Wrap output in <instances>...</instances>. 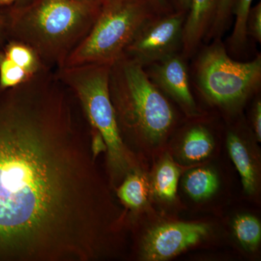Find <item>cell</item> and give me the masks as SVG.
Here are the masks:
<instances>
[{"instance_id":"obj_1","label":"cell","mask_w":261,"mask_h":261,"mask_svg":"<svg viewBox=\"0 0 261 261\" xmlns=\"http://www.w3.org/2000/svg\"><path fill=\"white\" fill-rule=\"evenodd\" d=\"M75 96L43 67L0 89V257L99 258L108 200Z\"/></svg>"},{"instance_id":"obj_2","label":"cell","mask_w":261,"mask_h":261,"mask_svg":"<svg viewBox=\"0 0 261 261\" xmlns=\"http://www.w3.org/2000/svg\"><path fill=\"white\" fill-rule=\"evenodd\" d=\"M101 6L75 0H34L13 9L6 31L13 41L32 48L43 65L58 68L90 32Z\"/></svg>"},{"instance_id":"obj_3","label":"cell","mask_w":261,"mask_h":261,"mask_svg":"<svg viewBox=\"0 0 261 261\" xmlns=\"http://www.w3.org/2000/svg\"><path fill=\"white\" fill-rule=\"evenodd\" d=\"M109 90L120 132L156 144L172 126L169 102L143 66L126 54L111 65Z\"/></svg>"},{"instance_id":"obj_4","label":"cell","mask_w":261,"mask_h":261,"mask_svg":"<svg viewBox=\"0 0 261 261\" xmlns=\"http://www.w3.org/2000/svg\"><path fill=\"white\" fill-rule=\"evenodd\" d=\"M110 64H86L57 68L56 75L71 91L82 108L91 130L102 137L113 181L126 176L132 160L123 138L109 90Z\"/></svg>"},{"instance_id":"obj_5","label":"cell","mask_w":261,"mask_h":261,"mask_svg":"<svg viewBox=\"0 0 261 261\" xmlns=\"http://www.w3.org/2000/svg\"><path fill=\"white\" fill-rule=\"evenodd\" d=\"M155 15L147 0H104L90 32L59 68L112 65Z\"/></svg>"},{"instance_id":"obj_6","label":"cell","mask_w":261,"mask_h":261,"mask_svg":"<svg viewBox=\"0 0 261 261\" xmlns=\"http://www.w3.org/2000/svg\"><path fill=\"white\" fill-rule=\"evenodd\" d=\"M197 77L209 100L225 108L237 107L260 85V56L247 63L235 61L221 44H214L201 56Z\"/></svg>"},{"instance_id":"obj_7","label":"cell","mask_w":261,"mask_h":261,"mask_svg":"<svg viewBox=\"0 0 261 261\" xmlns=\"http://www.w3.org/2000/svg\"><path fill=\"white\" fill-rule=\"evenodd\" d=\"M185 13L155 16L140 29L125 54L141 65L152 64L176 51L181 44Z\"/></svg>"},{"instance_id":"obj_8","label":"cell","mask_w":261,"mask_h":261,"mask_svg":"<svg viewBox=\"0 0 261 261\" xmlns=\"http://www.w3.org/2000/svg\"><path fill=\"white\" fill-rule=\"evenodd\" d=\"M209 228L196 223H170L154 228L147 233L142 245L146 260H166L195 245L202 240Z\"/></svg>"},{"instance_id":"obj_9","label":"cell","mask_w":261,"mask_h":261,"mask_svg":"<svg viewBox=\"0 0 261 261\" xmlns=\"http://www.w3.org/2000/svg\"><path fill=\"white\" fill-rule=\"evenodd\" d=\"M150 74V80L158 88L177 101L189 113H195L186 65L176 53L152 63Z\"/></svg>"},{"instance_id":"obj_10","label":"cell","mask_w":261,"mask_h":261,"mask_svg":"<svg viewBox=\"0 0 261 261\" xmlns=\"http://www.w3.org/2000/svg\"><path fill=\"white\" fill-rule=\"evenodd\" d=\"M220 0H191L189 14L184 23L181 44L187 56L200 43L216 16Z\"/></svg>"},{"instance_id":"obj_11","label":"cell","mask_w":261,"mask_h":261,"mask_svg":"<svg viewBox=\"0 0 261 261\" xmlns=\"http://www.w3.org/2000/svg\"><path fill=\"white\" fill-rule=\"evenodd\" d=\"M227 147L231 159L238 169L245 192L251 194L255 189V171L246 146L233 133L228 134Z\"/></svg>"},{"instance_id":"obj_12","label":"cell","mask_w":261,"mask_h":261,"mask_svg":"<svg viewBox=\"0 0 261 261\" xmlns=\"http://www.w3.org/2000/svg\"><path fill=\"white\" fill-rule=\"evenodd\" d=\"M148 191L145 176L140 173L130 172L118 187L117 195L126 207L136 210L147 202Z\"/></svg>"},{"instance_id":"obj_13","label":"cell","mask_w":261,"mask_h":261,"mask_svg":"<svg viewBox=\"0 0 261 261\" xmlns=\"http://www.w3.org/2000/svg\"><path fill=\"white\" fill-rule=\"evenodd\" d=\"M214 149V141L207 130L197 126L187 132L182 145L183 157L189 161H200L208 157Z\"/></svg>"},{"instance_id":"obj_14","label":"cell","mask_w":261,"mask_h":261,"mask_svg":"<svg viewBox=\"0 0 261 261\" xmlns=\"http://www.w3.org/2000/svg\"><path fill=\"white\" fill-rule=\"evenodd\" d=\"M185 190L195 200H203L214 195L219 187L216 173L209 168H198L187 174L185 181Z\"/></svg>"},{"instance_id":"obj_15","label":"cell","mask_w":261,"mask_h":261,"mask_svg":"<svg viewBox=\"0 0 261 261\" xmlns=\"http://www.w3.org/2000/svg\"><path fill=\"white\" fill-rule=\"evenodd\" d=\"M179 175V170L172 161L163 160L154 175V187L157 195L163 200H174Z\"/></svg>"},{"instance_id":"obj_16","label":"cell","mask_w":261,"mask_h":261,"mask_svg":"<svg viewBox=\"0 0 261 261\" xmlns=\"http://www.w3.org/2000/svg\"><path fill=\"white\" fill-rule=\"evenodd\" d=\"M235 234L240 243L249 250H254L260 243L261 226L256 218L249 215L238 216L233 222Z\"/></svg>"},{"instance_id":"obj_17","label":"cell","mask_w":261,"mask_h":261,"mask_svg":"<svg viewBox=\"0 0 261 261\" xmlns=\"http://www.w3.org/2000/svg\"><path fill=\"white\" fill-rule=\"evenodd\" d=\"M253 0H236L233 13L236 15L230 43L233 48H241L247 41V21Z\"/></svg>"},{"instance_id":"obj_18","label":"cell","mask_w":261,"mask_h":261,"mask_svg":"<svg viewBox=\"0 0 261 261\" xmlns=\"http://www.w3.org/2000/svg\"><path fill=\"white\" fill-rule=\"evenodd\" d=\"M33 76L8 58L0 55V89L16 87Z\"/></svg>"},{"instance_id":"obj_19","label":"cell","mask_w":261,"mask_h":261,"mask_svg":"<svg viewBox=\"0 0 261 261\" xmlns=\"http://www.w3.org/2000/svg\"><path fill=\"white\" fill-rule=\"evenodd\" d=\"M235 3L236 0H220L216 16L211 27V34L218 36L223 32L228 19L233 13Z\"/></svg>"},{"instance_id":"obj_20","label":"cell","mask_w":261,"mask_h":261,"mask_svg":"<svg viewBox=\"0 0 261 261\" xmlns=\"http://www.w3.org/2000/svg\"><path fill=\"white\" fill-rule=\"evenodd\" d=\"M247 34L258 42H261V3H257L249 12L247 21Z\"/></svg>"},{"instance_id":"obj_21","label":"cell","mask_w":261,"mask_h":261,"mask_svg":"<svg viewBox=\"0 0 261 261\" xmlns=\"http://www.w3.org/2000/svg\"><path fill=\"white\" fill-rule=\"evenodd\" d=\"M254 128L257 140L260 142L261 140V103L258 101L255 105L254 111Z\"/></svg>"},{"instance_id":"obj_22","label":"cell","mask_w":261,"mask_h":261,"mask_svg":"<svg viewBox=\"0 0 261 261\" xmlns=\"http://www.w3.org/2000/svg\"><path fill=\"white\" fill-rule=\"evenodd\" d=\"M156 14H161L168 11L170 9L169 3L167 0H147Z\"/></svg>"},{"instance_id":"obj_23","label":"cell","mask_w":261,"mask_h":261,"mask_svg":"<svg viewBox=\"0 0 261 261\" xmlns=\"http://www.w3.org/2000/svg\"><path fill=\"white\" fill-rule=\"evenodd\" d=\"M170 1L176 7L177 11L185 12V13L190 9V3H191V0H170Z\"/></svg>"},{"instance_id":"obj_24","label":"cell","mask_w":261,"mask_h":261,"mask_svg":"<svg viewBox=\"0 0 261 261\" xmlns=\"http://www.w3.org/2000/svg\"><path fill=\"white\" fill-rule=\"evenodd\" d=\"M33 1H34V0H15L14 9L23 8V7L30 4Z\"/></svg>"},{"instance_id":"obj_25","label":"cell","mask_w":261,"mask_h":261,"mask_svg":"<svg viewBox=\"0 0 261 261\" xmlns=\"http://www.w3.org/2000/svg\"><path fill=\"white\" fill-rule=\"evenodd\" d=\"M75 1L86 3V4L96 5V6H101L104 0H75Z\"/></svg>"},{"instance_id":"obj_26","label":"cell","mask_w":261,"mask_h":261,"mask_svg":"<svg viewBox=\"0 0 261 261\" xmlns=\"http://www.w3.org/2000/svg\"><path fill=\"white\" fill-rule=\"evenodd\" d=\"M5 31H6V21L0 15V42H1L2 37L4 34Z\"/></svg>"},{"instance_id":"obj_27","label":"cell","mask_w":261,"mask_h":261,"mask_svg":"<svg viewBox=\"0 0 261 261\" xmlns=\"http://www.w3.org/2000/svg\"><path fill=\"white\" fill-rule=\"evenodd\" d=\"M15 3V0H0V5H10Z\"/></svg>"}]
</instances>
